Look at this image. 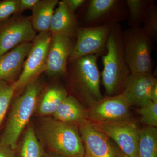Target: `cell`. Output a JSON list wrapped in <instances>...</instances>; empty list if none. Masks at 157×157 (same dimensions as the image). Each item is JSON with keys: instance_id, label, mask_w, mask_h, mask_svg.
<instances>
[{"instance_id": "obj_1", "label": "cell", "mask_w": 157, "mask_h": 157, "mask_svg": "<svg viewBox=\"0 0 157 157\" xmlns=\"http://www.w3.org/2000/svg\"><path fill=\"white\" fill-rule=\"evenodd\" d=\"M37 138L46 152L64 157H84L78 127L52 117H41L34 124Z\"/></svg>"}, {"instance_id": "obj_2", "label": "cell", "mask_w": 157, "mask_h": 157, "mask_svg": "<svg viewBox=\"0 0 157 157\" xmlns=\"http://www.w3.org/2000/svg\"><path fill=\"white\" fill-rule=\"evenodd\" d=\"M23 89L22 94L17 96L11 105L4 131L0 136V145L8 147L14 150L34 114L43 91V85L38 78Z\"/></svg>"}, {"instance_id": "obj_3", "label": "cell", "mask_w": 157, "mask_h": 157, "mask_svg": "<svg viewBox=\"0 0 157 157\" xmlns=\"http://www.w3.org/2000/svg\"><path fill=\"white\" fill-rule=\"evenodd\" d=\"M122 33L119 23L112 25L107 39V52L102 56V82L107 96L121 94L131 74L124 53Z\"/></svg>"}, {"instance_id": "obj_4", "label": "cell", "mask_w": 157, "mask_h": 157, "mask_svg": "<svg viewBox=\"0 0 157 157\" xmlns=\"http://www.w3.org/2000/svg\"><path fill=\"white\" fill-rule=\"evenodd\" d=\"M98 57L95 55L88 56L70 63L69 81L74 93L72 96L87 108L104 98L101 91Z\"/></svg>"}, {"instance_id": "obj_5", "label": "cell", "mask_w": 157, "mask_h": 157, "mask_svg": "<svg viewBox=\"0 0 157 157\" xmlns=\"http://www.w3.org/2000/svg\"><path fill=\"white\" fill-rule=\"evenodd\" d=\"M122 39L125 58L131 73H152L154 42L141 27L130 28L123 31Z\"/></svg>"}, {"instance_id": "obj_6", "label": "cell", "mask_w": 157, "mask_h": 157, "mask_svg": "<svg viewBox=\"0 0 157 157\" xmlns=\"http://www.w3.org/2000/svg\"><path fill=\"white\" fill-rule=\"evenodd\" d=\"M82 8L80 27H97L119 23L128 19L126 0H88Z\"/></svg>"}, {"instance_id": "obj_7", "label": "cell", "mask_w": 157, "mask_h": 157, "mask_svg": "<svg viewBox=\"0 0 157 157\" xmlns=\"http://www.w3.org/2000/svg\"><path fill=\"white\" fill-rule=\"evenodd\" d=\"M52 36L50 32L37 35L32 42L20 75L16 81L11 83L14 90L23 89L45 71Z\"/></svg>"}, {"instance_id": "obj_8", "label": "cell", "mask_w": 157, "mask_h": 157, "mask_svg": "<svg viewBox=\"0 0 157 157\" xmlns=\"http://www.w3.org/2000/svg\"><path fill=\"white\" fill-rule=\"evenodd\" d=\"M113 24L97 27H79L72 53L68 60L71 63L88 56L99 57L107 52V39Z\"/></svg>"}, {"instance_id": "obj_9", "label": "cell", "mask_w": 157, "mask_h": 157, "mask_svg": "<svg viewBox=\"0 0 157 157\" xmlns=\"http://www.w3.org/2000/svg\"><path fill=\"white\" fill-rule=\"evenodd\" d=\"M92 123L96 128L113 140L125 155L129 157H139L140 129L132 119L112 122Z\"/></svg>"}, {"instance_id": "obj_10", "label": "cell", "mask_w": 157, "mask_h": 157, "mask_svg": "<svg viewBox=\"0 0 157 157\" xmlns=\"http://www.w3.org/2000/svg\"><path fill=\"white\" fill-rule=\"evenodd\" d=\"M131 107L123 93L117 95L106 96L88 108L89 121L100 123L132 119Z\"/></svg>"}, {"instance_id": "obj_11", "label": "cell", "mask_w": 157, "mask_h": 157, "mask_svg": "<svg viewBox=\"0 0 157 157\" xmlns=\"http://www.w3.org/2000/svg\"><path fill=\"white\" fill-rule=\"evenodd\" d=\"M84 147V157H123L116 144L87 121L78 126Z\"/></svg>"}, {"instance_id": "obj_12", "label": "cell", "mask_w": 157, "mask_h": 157, "mask_svg": "<svg viewBox=\"0 0 157 157\" xmlns=\"http://www.w3.org/2000/svg\"><path fill=\"white\" fill-rule=\"evenodd\" d=\"M36 36L31 18L12 17L0 29V55L23 43L33 42Z\"/></svg>"}, {"instance_id": "obj_13", "label": "cell", "mask_w": 157, "mask_h": 157, "mask_svg": "<svg viewBox=\"0 0 157 157\" xmlns=\"http://www.w3.org/2000/svg\"><path fill=\"white\" fill-rule=\"evenodd\" d=\"M74 38L52 34L45 72L52 76L67 75V63L75 45Z\"/></svg>"}, {"instance_id": "obj_14", "label": "cell", "mask_w": 157, "mask_h": 157, "mask_svg": "<svg viewBox=\"0 0 157 157\" xmlns=\"http://www.w3.org/2000/svg\"><path fill=\"white\" fill-rule=\"evenodd\" d=\"M157 84V78L152 73L132 74L129 76L123 93L131 107L142 105L151 101L152 90Z\"/></svg>"}, {"instance_id": "obj_15", "label": "cell", "mask_w": 157, "mask_h": 157, "mask_svg": "<svg viewBox=\"0 0 157 157\" xmlns=\"http://www.w3.org/2000/svg\"><path fill=\"white\" fill-rule=\"evenodd\" d=\"M32 42L23 43L0 55V81L12 83L18 78Z\"/></svg>"}, {"instance_id": "obj_16", "label": "cell", "mask_w": 157, "mask_h": 157, "mask_svg": "<svg viewBox=\"0 0 157 157\" xmlns=\"http://www.w3.org/2000/svg\"><path fill=\"white\" fill-rule=\"evenodd\" d=\"M52 18L49 32L52 34L63 35L76 38L80 26L75 13L71 12L63 1L59 2Z\"/></svg>"}, {"instance_id": "obj_17", "label": "cell", "mask_w": 157, "mask_h": 157, "mask_svg": "<svg viewBox=\"0 0 157 157\" xmlns=\"http://www.w3.org/2000/svg\"><path fill=\"white\" fill-rule=\"evenodd\" d=\"M52 117L65 123L78 127L89 121L87 107L71 95H68Z\"/></svg>"}, {"instance_id": "obj_18", "label": "cell", "mask_w": 157, "mask_h": 157, "mask_svg": "<svg viewBox=\"0 0 157 157\" xmlns=\"http://www.w3.org/2000/svg\"><path fill=\"white\" fill-rule=\"evenodd\" d=\"M68 95L67 90L58 85L43 91L39 97L34 114L40 117L52 116Z\"/></svg>"}, {"instance_id": "obj_19", "label": "cell", "mask_w": 157, "mask_h": 157, "mask_svg": "<svg viewBox=\"0 0 157 157\" xmlns=\"http://www.w3.org/2000/svg\"><path fill=\"white\" fill-rule=\"evenodd\" d=\"M16 157H43L45 151L37 138L30 121L21 136L14 150Z\"/></svg>"}, {"instance_id": "obj_20", "label": "cell", "mask_w": 157, "mask_h": 157, "mask_svg": "<svg viewBox=\"0 0 157 157\" xmlns=\"http://www.w3.org/2000/svg\"><path fill=\"white\" fill-rule=\"evenodd\" d=\"M58 0H39L32 9L31 21L35 30L39 33L49 32L51 21Z\"/></svg>"}, {"instance_id": "obj_21", "label": "cell", "mask_w": 157, "mask_h": 157, "mask_svg": "<svg viewBox=\"0 0 157 157\" xmlns=\"http://www.w3.org/2000/svg\"><path fill=\"white\" fill-rule=\"evenodd\" d=\"M128 10V24L131 28H140L147 12L155 4L153 0H126Z\"/></svg>"}, {"instance_id": "obj_22", "label": "cell", "mask_w": 157, "mask_h": 157, "mask_svg": "<svg viewBox=\"0 0 157 157\" xmlns=\"http://www.w3.org/2000/svg\"><path fill=\"white\" fill-rule=\"evenodd\" d=\"M139 157H157V128L144 126L140 129Z\"/></svg>"}, {"instance_id": "obj_23", "label": "cell", "mask_w": 157, "mask_h": 157, "mask_svg": "<svg viewBox=\"0 0 157 157\" xmlns=\"http://www.w3.org/2000/svg\"><path fill=\"white\" fill-rule=\"evenodd\" d=\"M15 91L11 83L0 81V128L11 106Z\"/></svg>"}, {"instance_id": "obj_24", "label": "cell", "mask_w": 157, "mask_h": 157, "mask_svg": "<svg viewBox=\"0 0 157 157\" xmlns=\"http://www.w3.org/2000/svg\"><path fill=\"white\" fill-rule=\"evenodd\" d=\"M140 121L146 126L157 127V103L151 101L137 109Z\"/></svg>"}, {"instance_id": "obj_25", "label": "cell", "mask_w": 157, "mask_h": 157, "mask_svg": "<svg viewBox=\"0 0 157 157\" xmlns=\"http://www.w3.org/2000/svg\"><path fill=\"white\" fill-rule=\"evenodd\" d=\"M143 27H141L145 34L153 41H157V6L153 5L145 16Z\"/></svg>"}, {"instance_id": "obj_26", "label": "cell", "mask_w": 157, "mask_h": 157, "mask_svg": "<svg viewBox=\"0 0 157 157\" xmlns=\"http://www.w3.org/2000/svg\"><path fill=\"white\" fill-rule=\"evenodd\" d=\"M18 12V0H6L0 2V21Z\"/></svg>"}, {"instance_id": "obj_27", "label": "cell", "mask_w": 157, "mask_h": 157, "mask_svg": "<svg viewBox=\"0 0 157 157\" xmlns=\"http://www.w3.org/2000/svg\"><path fill=\"white\" fill-rule=\"evenodd\" d=\"M69 10L75 13V11L84 5L85 0H63Z\"/></svg>"}, {"instance_id": "obj_28", "label": "cell", "mask_w": 157, "mask_h": 157, "mask_svg": "<svg viewBox=\"0 0 157 157\" xmlns=\"http://www.w3.org/2000/svg\"><path fill=\"white\" fill-rule=\"evenodd\" d=\"M39 0H18V12L27 9H32Z\"/></svg>"}, {"instance_id": "obj_29", "label": "cell", "mask_w": 157, "mask_h": 157, "mask_svg": "<svg viewBox=\"0 0 157 157\" xmlns=\"http://www.w3.org/2000/svg\"><path fill=\"white\" fill-rule=\"evenodd\" d=\"M0 157H16L14 150L8 147L0 145Z\"/></svg>"}, {"instance_id": "obj_30", "label": "cell", "mask_w": 157, "mask_h": 157, "mask_svg": "<svg viewBox=\"0 0 157 157\" xmlns=\"http://www.w3.org/2000/svg\"><path fill=\"white\" fill-rule=\"evenodd\" d=\"M151 100L152 102L157 103V84L155 85L151 94Z\"/></svg>"}, {"instance_id": "obj_31", "label": "cell", "mask_w": 157, "mask_h": 157, "mask_svg": "<svg viewBox=\"0 0 157 157\" xmlns=\"http://www.w3.org/2000/svg\"><path fill=\"white\" fill-rule=\"evenodd\" d=\"M43 157H64L60 155L53 153L48 152L45 151V154L43 155Z\"/></svg>"}, {"instance_id": "obj_32", "label": "cell", "mask_w": 157, "mask_h": 157, "mask_svg": "<svg viewBox=\"0 0 157 157\" xmlns=\"http://www.w3.org/2000/svg\"><path fill=\"white\" fill-rule=\"evenodd\" d=\"M123 157H129L127 155H125L124 154Z\"/></svg>"}]
</instances>
